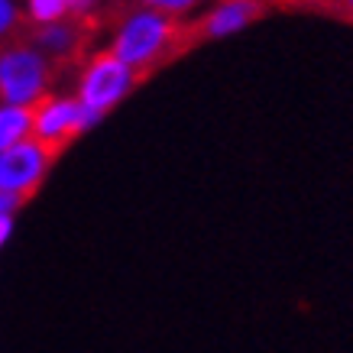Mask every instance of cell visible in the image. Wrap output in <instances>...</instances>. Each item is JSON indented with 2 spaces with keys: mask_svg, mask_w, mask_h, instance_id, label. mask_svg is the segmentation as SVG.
I'll return each mask as SVG.
<instances>
[{
  "mask_svg": "<svg viewBox=\"0 0 353 353\" xmlns=\"http://www.w3.org/2000/svg\"><path fill=\"white\" fill-rule=\"evenodd\" d=\"M146 72H139L133 65H127L123 59L110 52H97L88 68L81 72V85H78V101L85 104V108L97 110V114H108L117 101L133 91L139 81H146Z\"/></svg>",
  "mask_w": 353,
  "mask_h": 353,
  "instance_id": "cell-3",
  "label": "cell"
},
{
  "mask_svg": "<svg viewBox=\"0 0 353 353\" xmlns=\"http://www.w3.org/2000/svg\"><path fill=\"white\" fill-rule=\"evenodd\" d=\"M139 7H146V10H159V13H169V17H179V13L192 10L198 0H137Z\"/></svg>",
  "mask_w": 353,
  "mask_h": 353,
  "instance_id": "cell-10",
  "label": "cell"
},
{
  "mask_svg": "<svg viewBox=\"0 0 353 353\" xmlns=\"http://www.w3.org/2000/svg\"><path fill=\"white\" fill-rule=\"evenodd\" d=\"M91 26L94 23H85L81 17H75L72 23H65V17L55 23H43V30L36 32V46L52 59H68V55H75L81 49Z\"/></svg>",
  "mask_w": 353,
  "mask_h": 353,
  "instance_id": "cell-7",
  "label": "cell"
},
{
  "mask_svg": "<svg viewBox=\"0 0 353 353\" xmlns=\"http://www.w3.org/2000/svg\"><path fill=\"white\" fill-rule=\"evenodd\" d=\"M30 133V108H0V152Z\"/></svg>",
  "mask_w": 353,
  "mask_h": 353,
  "instance_id": "cell-8",
  "label": "cell"
},
{
  "mask_svg": "<svg viewBox=\"0 0 353 353\" xmlns=\"http://www.w3.org/2000/svg\"><path fill=\"white\" fill-rule=\"evenodd\" d=\"M52 159L55 152L36 137H23L17 143H10L7 150L0 152V192H13L20 198H30L39 188Z\"/></svg>",
  "mask_w": 353,
  "mask_h": 353,
  "instance_id": "cell-5",
  "label": "cell"
},
{
  "mask_svg": "<svg viewBox=\"0 0 353 353\" xmlns=\"http://www.w3.org/2000/svg\"><path fill=\"white\" fill-rule=\"evenodd\" d=\"M104 114L85 108L78 97H46L43 94L30 108V130H32V137L39 139V143H46L59 156L78 133H85Z\"/></svg>",
  "mask_w": 353,
  "mask_h": 353,
  "instance_id": "cell-4",
  "label": "cell"
},
{
  "mask_svg": "<svg viewBox=\"0 0 353 353\" xmlns=\"http://www.w3.org/2000/svg\"><path fill=\"white\" fill-rule=\"evenodd\" d=\"M110 52L123 59L127 65L152 75L156 68L182 59L192 52V39H188V23L175 20L169 13L159 10H137L120 23L117 39L110 46Z\"/></svg>",
  "mask_w": 353,
  "mask_h": 353,
  "instance_id": "cell-1",
  "label": "cell"
},
{
  "mask_svg": "<svg viewBox=\"0 0 353 353\" xmlns=\"http://www.w3.org/2000/svg\"><path fill=\"white\" fill-rule=\"evenodd\" d=\"M68 3H72V10H85L88 7V0H68Z\"/></svg>",
  "mask_w": 353,
  "mask_h": 353,
  "instance_id": "cell-14",
  "label": "cell"
},
{
  "mask_svg": "<svg viewBox=\"0 0 353 353\" xmlns=\"http://www.w3.org/2000/svg\"><path fill=\"white\" fill-rule=\"evenodd\" d=\"M276 10V0H221L214 10H208L201 20L188 23V39L194 46L208 43V39H221V36H230V32L243 30L250 23L263 20Z\"/></svg>",
  "mask_w": 353,
  "mask_h": 353,
  "instance_id": "cell-6",
  "label": "cell"
},
{
  "mask_svg": "<svg viewBox=\"0 0 353 353\" xmlns=\"http://www.w3.org/2000/svg\"><path fill=\"white\" fill-rule=\"evenodd\" d=\"M68 10H72L68 0H30V17L39 23V26H43V23L62 20Z\"/></svg>",
  "mask_w": 353,
  "mask_h": 353,
  "instance_id": "cell-9",
  "label": "cell"
},
{
  "mask_svg": "<svg viewBox=\"0 0 353 353\" xmlns=\"http://www.w3.org/2000/svg\"><path fill=\"white\" fill-rule=\"evenodd\" d=\"M7 236H10V217H0V246L7 243Z\"/></svg>",
  "mask_w": 353,
  "mask_h": 353,
  "instance_id": "cell-13",
  "label": "cell"
},
{
  "mask_svg": "<svg viewBox=\"0 0 353 353\" xmlns=\"http://www.w3.org/2000/svg\"><path fill=\"white\" fill-rule=\"evenodd\" d=\"M23 201H26V198H20V194H13V192H0V217H10Z\"/></svg>",
  "mask_w": 353,
  "mask_h": 353,
  "instance_id": "cell-12",
  "label": "cell"
},
{
  "mask_svg": "<svg viewBox=\"0 0 353 353\" xmlns=\"http://www.w3.org/2000/svg\"><path fill=\"white\" fill-rule=\"evenodd\" d=\"M20 26V13H17V3L13 0H0V39L13 36Z\"/></svg>",
  "mask_w": 353,
  "mask_h": 353,
  "instance_id": "cell-11",
  "label": "cell"
},
{
  "mask_svg": "<svg viewBox=\"0 0 353 353\" xmlns=\"http://www.w3.org/2000/svg\"><path fill=\"white\" fill-rule=\"evenodd\" d=\"M52 68L32 46L0 49V101L10 108H32L49 88Z\"/></svg>",
  "mask_w": 353,
  "mask_h": 353,
  "instance_id": "cell-2",
  "label": "cell"
}]
</instances>
